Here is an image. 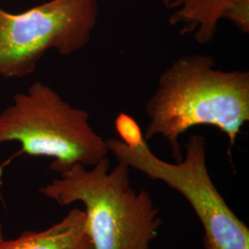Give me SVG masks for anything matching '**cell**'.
Masks as SVG:
<instances>
[{
  "mask_svg": "<svg viewBox=\"0 0 249 249\" xmlns=\"http://www.w3.org/2000/svg\"><path fill=\"white\" fill-rule=\"evenodd\" d=\"M0 249H94L84 210L74 208L62 220L42 231L22 232L0 240Z\"/></svg>",
  "mask_w": 249,
  "mask_h": 249,
  "instance_id": "6",
  "label": "cell"
},
{
  "mask_svg": "<svg viewBox=\"0 0 249 249\" xmlns=\"http://www.w3.org/2000/svg\"><path fill=\"white\" fill-rule=\"evenodd\" d=\"M115 127L119 140L129 147H136L147 142L140 124L127 114H118L115 120Z\"/></svg>",
  "mask_w": 249,
  "mask_h": 249,
  "instance_id": "8",
  "label": "cell"
},
{
  "mask_svg": "<svg viewBox=\"0 0 249 249\" xmlns=\"http://www.w3.org/2000/svg\"><path fill=\"white\" fill-rule=\"evenodd\" d=\"M225 19L230 20L244 34L249 33V0H237L226 13Z\"/></svg>",
  "mask_w": 249,
  "mask_h": 249,
  "instance_id": "9",
  "label": "cell"
},
{
  "mask_svg": "<svg viewBox=\"0 0 249 249\" xmlns=\"http://www.w3.org/2000/svg\"><path fill=\"white\" fill-rule=\"evenodd\" d=\"M10 142L30 156L51 158L50 169L58 174L74 164L92 166L110 153L107 140L89 124V113L41 81L15 94L0 114V145Z\"/></svg>",
  "mask_w": 249,
  "mask_h": 249,
  "instance_id": "3",
  "label": "cell"
},
{
  "mask_svg": "<svg viewBox=\"0 0 249 249\" xmlns=\"http://www.w3.org/2000/svg\"><path fill=\"white\" fill-rule=\"evenodd\" d=\"M4 238V235H3V228H2V225L0 223V240Z\"/></svg>",
  "mask_w": 249,
  "mask_h": 249,
  "instance_id": "10",
  "label": "cell"
},
{
  "mask_svg": "<svg viewBox=\"0 0 249 249\" xmlns=\"http://www.w3.org/2000/svg\"><path fill=\"white\" fill-rule=\"evenodd\" d=\"M130 167L108 157L89 166L74 164L39 189L61 206L80 202L85 207L94 249H150L162 221L146 190L136 191Z\"/></svg>",
  "mask_w": 249,
  "mask_h": 249,
  "instance_id": "2",
  "label": "cell"
},
{
  "mask_svg": "<svg viewBox=\"0 0 249 249\" xmlns=\"http://www.w3.org/2000/svg\"><path fill=\"white\" fill-rule=\"evenodd\" d=\"M145 140L160 137L175 160L183 157L180 138L197 125L216 127L228 138V154L249 121V73L222 71L206 54L179 57L163 71L146 105Z\"/></svg>",
  "mask_w": 249,
  "mask_h": 249,
  "instance_id": "1",
  "label": "cell"
},
{
  "mask_svg": "<svg viewBox=\"0 0 249 249\" xmlns=\"http://www.w3.org/2000/svg\"><path fill=\"white\" fill-rule=\"evenodd\" d=\"M237 0H163L172 9L169 22L179 28L180 35H191L199 45L210 43L217 33L218 23Z\"/></svg>",
  "mask_w": 249,
  "mask_h": 249,
  "instance_id": "7",
  "label": "cell"
},
{
  "mask_svg": "<svg viewBox=\"0 0 249 249\" xmlns=\"http://www.w3.org/2000/svg\"><path fill=\"white\" fill-rule=\"evenodd\" d=\"M98 0H50L13 14L0 9V75L25 78L48 50L70 55L90 42Z\"/></svg>",
  "mask_w": 249,
  "mask_h": 249,
  "instance_id": "5",
  "label": "cell"
},
{
  "mask_svg": "<svg viewBox=\"0 0 249 249\" xmlns=\"http://www.w3.org/2000/svg\"><path fill=\"white\" fill-rule=\"evenodd\" d=\"M107 145L117 161L166 184L187 199L203 228L205 249H249L248 225L227 204L209 173L203 136L191 135L182 159L174 162L156 156L147 142L129 147L111 138Z\"/></svg>",
  "mask_w": 249,
  "mask_h": 249,
  "instance_id": "4",
  "label": "cell"
}]
</instances>
